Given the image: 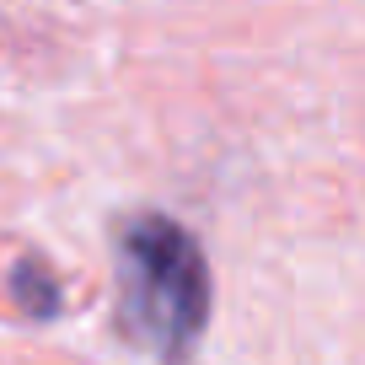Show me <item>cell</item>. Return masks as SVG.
Returning a JSON list of instances; mask_svg holds the SVG:
<instances>
[{
  "label": "cell",
  "instance_id": "7a4b0ae2",
  "mask_svg": "<svg viewBox=\"0 0 365 365\" xmlns=\"http://www.w3.org/2000/svg\"><path fill=\"white\" fill-rule=\"evenodd\" d=\"M16 296L27 301V312H38V317H48L54 312V301H59V290H54V279H48L38 263H27L22 274H16Z\"/></svg>",
  "mask_w": 365,
  "mask_h": 365
},
{
  "label": "cell",
  "instance_id": "6da1fadb",
  "mask_svg": "<svg viewBox=\"0 0 365 365\" xmlns=\"http://www.w3.org/2000/svg\"><path fill=\"white\" fill-rule=\"evenodd\" d=\"M210 317L205 252L172 215H135L118 231V328L135 349L182 365Z\"/></svg>",
  "mask_w": 365,
  "mask_h": 365
}]
</instances>
